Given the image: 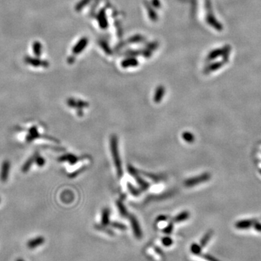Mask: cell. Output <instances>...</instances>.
Listing matches in <instances>:
<instances>
[{
  "instance_id": "obj_15",
  "label": "cell",
  "mask_w": 261,
  "mask_h": 261,
  "mask_svg": "<svg viewBox=\"0 0 261 261\" xmlns=\"http://www.w3.org/2000/svg\"><path fill=\"white\" fill-rule=\"evenodd\" d=\"M43 241H44V238L43 237H37L36 239H32V240L29 241V247L31 248L37 247L38 245H42Z\"/></svg>"
},
{
  "instance_id": "obj_10",
  "label": "cell",
  "mask_w": 261,
  "mask_h": 261,
  "mask_svg": "<svg viewBox=\"0 0 261 261\" xmlns=\"http://www.w3.org/2000/svg\"><path fill=\"white\" fill-rule=\"evenodd\" d=\"M110 222V210L108 208H104L102 213V225H107Z\"/></svg>"
},
{
  "instance_id": "obj_23",
  "label": "cell",
  "mask_w": 261,
  "mask_h": 261,
  "mask_svg": "<svg viewBox=\"0 0 261 261\" xmlns=\"http://www.w3.org/2000/svg\"><path fill=\"white\" fill-rule=\"evenodd\" d=\"M162 241H163V245L165 246H170L172 244V240L170 237H164Z\"/></svg>"
},
{
  "instance_id": "obj_19",
  "label": "cell",
  "mask_w": 261,
  "mask_h": 261,
  "mask_svg": "<svg viewBox=\"0 0 261 261\" xmlns=\"http://www.w3.org/2000/svg\"><path fill=\"white\" fill-rule=\"evenodd\" d=\"M34 163H36V165H37L38 166H39V167H42V166L44 165L45 160L44 158H43L42 156H40V155H38V154H36L35 162H34Z\"/></svg>"
},
{
  "instance_id": "obj_24",
  "label": "cell",
  "mask_w": 261,
  "mask_h": 261,
  "mask_svg": "<svg viewBox=\"0 0 261 261\" xmlns=\"http://www.w3.org/2000/svg\"><path fill=\"white\" fill-rule=\"evenodd\" d=\"M196 260L198 261H215L214 259L210 258V257H204V258H202V257H197Z\"/></svg>"
},
{
  "instance_id": "obj_22",
  "label": "cell",
  "mask_w": 261,
  "mask_h": 261,
  "mask_svg": "<svg viewBox=\"0 0 261 261\" xmlns=\"http://www.w3.org/2000/svg\"><path fill=\"white\" fill-rule=\"evenodd\" d=\"M112 226L114 228H118V229H120V230H125L126 228V226L124 225V224L122 223H112Z\"/></svg>"
},
{
  "instance_id": "obj_6",
  "label": "cell",
  "mask_w": 261,
  "mask_h": 261,
  "mask_svg": "<svg viewBox=\"0 0 261 261\" xmlns=\"http://www.w3.org/2000/svg\"><path fill=\"white\" fill-rule=\"evenodd\" d=\"M67 104L69 107H77V108L82 109L83 107H87L89 106V104L85 102H83V101H76L75 100H73V99H69L67 101Z\"/></svg>"
},
{
  "instance_id": "obj_26",
  "label": "cell",
  "mask_w": 261,
  "mask_h": 261,
  "mask_svg": "<svg viewBox=\"0 0 261 261\" xmlns=\"http://www.w3.org/2000/svg\"><path fill=\"white\" fill-rule=\"evenodd\" d=\"M0 202H1V198H0Z\"/></svg>"
},
{
  "instance_id": "obj_11",
  "label": "cell",
  "mask_w": 261,
  "mask_h": 261,
  "mask_svg": "<svg viewBox=\"0 0 261 261\" xmlns=\"http://www.w3.org/2000/svg\"><path fill=\"white\" fill-rule=\"evenodd\" d=\"M34 162H35V155H34V156H31L26 162H25V164L22 167V171L24 173L27 172L28 170L30 169V168L31 167V165H33Z\"/></svg>"
},
{
  "instance_id": "obj_21",
  "label": "cell",
  "mask_w": 261,
  "mask_h": 261,
  "mask_svg": "<svg viewBox=\"0 0 261 261\" xmlns=\"http://www.w3.org/2000/svg\"><path fill=\"white\" fill-rule=\"evenodd\" d=\"M211 235H212V233H211V232H208V234H205V236H204V238L202 239V241H201V246H202V247H205V246L207 245V243H208L209 239H210Z\"/></svg>"
},
{
  "instance_id": "obj_12",
  "label": "cell",
  "mask_w": 261,
  "mask_h": 261,
  "mask_svg": "<svg viewBox=\"0 0 261 261\" xmlns=\"http://www.w3.org/2000/svg\"><path fill=\"white\" fill-rule=\"evenodd\" d=\"M182 138L185 142L187 143H192L195 141V136L192 133L189 132V131H184L182 133Z\"/></svg>"
},
{
  "instance_id": "obj_27",
  "label": "cell",
  "mask_w": 261,
  "mask_h": 261,
  "mask_svg": "<svg viewBox=\"0 0 261 261\" xmlns=\"http://www.w3.org/2000/svg\"><path fill=\"white\" fill-rule=\"evenodd\" d=\"M18 261H22V260H18Z\"/></svg>"
},
{
  "instance_id": "obj_18",
  "label": "cell",
  "mask_w": 261,
  "mask_h": 261,
  "mask_svg": "<svg viewBox=\"0 0 261 261\" xmlns=\"http://www.w3.org/2000/svg\"><path fill=\"white\" fill-rule=\"evenodd\" d=\"M127 186H128V189L129 191H130L131 195H134V196H139L140 195V190L139 189H137L136 187H134L133 186L132 184H131L130 183H128V184H127Z\"/></svg>"
},
{
  "instance_id": "obj_8",
  "label": "cell",
  "mask_w": 261,
  "mask_h": 261,
  "mask_svg": "<svg viewBox=\"0 0 261 261\" xmlns=\"http://www.w3.org/2000/svg\"><path fill=\"white\" fill-rule=\"evenodd\" d=\"M189 218V213L188 211H183L179 214L176 215V216L173 218V221L175 223H180V222H183L186 221Z\"/></svg>"
},
{
  "instance_id": "obj_17",
  "label": "cell",
  "mask_w": 261,
  "mask_h": 261,
  "mask_svg": "<svg viewBox=\"0 0 261 261\" xmlns=\"http://www.w3.org/2000/svg\"><path fill=\"white\" fill-rule=\"evenodd\" d=\"M173 192H172V191H168V192L161 194V195H160L152 196V198H150V200H164V199H165V198L171 197V196L173 195Z\"/></svg>"
},
{
  "instance_id": "obj_14",
  "label": "cell",
  "mask_w": 261,
  "mask_h": 261,
  "mask_svg": "<svg viewBox=\"0 0 261 261\" xmlns=\"http://www.w3.org/2000/svg\"><path fill=\"white\" fill-rule=\"evenodd\" d=\"M29 133V136L27 137L28 142H31L35 139V138L38 137V133L36 127H32V128L30 129Z\"/></svg>"
},
{
  "instance_id": "obj_1",
  "label": "cell",
  "mask_w": 261,
  "mask_h": 261,
  "mask_svg": "<svg viewBox=\"0 0 261 261\" xmlns=\"http://www.w3.org/2000/svg\"><path fill=\"white\" fill-rule=\"evenodd\" d=\"M110 143L111 154L113 156L116 171H117L118 177L120 178L124 176V170H123L122 162L120 157L119 149H118V139L117 136L115 134L112 135L110 137Z\"/></svg>"
},
{
  "instance_id": "obj_2",
  "label": "cell",
  "mask_w": 261,
  "mask_h": 261,
  "mask_svg": "<svg viewBox=\"0 0 261 261\" xmlns=\"http://www.w3.org/2000/svg\"><path fill=\"white\" fill-rule=\"evenodd\" d=\"M127 168H128L129 173H130L133 177L135 178L136 181H137V182L140 185L142 190H146V189L150 188V184L139 176V174L138 173V171L135 169V168H133L131 165H128L127 166Z\"/></svg>"
},
{
  "instance_id": "obj_4",
  "label": "cell",
  "mask_w": 261,
  "mask_h": 261,
  "mask_svg": "<svg viewBox=\"0 0 261 261\" xmlns=\"http://www.w3.org/2000/svg\"><path fill=\"white\" fill-rule=\"evenodd\" d=\"M10 169V162L8 160H5L3 161L1 165V170H0V180L2 182H6L9 177Z\"/></svg>"
},
{
  "instance_id": "obj_9",
  "label": "cell",
  "mask_w": 261,
  "mask_h": 261,
  "mask_svg": "<svg viewBox=\"0 0 261 261\" xmlns=\"http://www.w3.org/2000/svg\"><path fill=\"white\" fill-rule=\"evenodd\" d=\"M117 206H118V210H119L120 215L123 217H128V211H127L126 207H125L122 200H118Z\"/></svg>"
},
{
  "instance_id": "obj_16",
  "label": "cell",
  "mask_w": 261,
  "mask_h": 261,
  "mask_svg": "<svg viewBox=\"0 0 261 261\" xmlns=\"http://www.w3.org/2000/svg\"><path fill=\"white\" fill-rule=\"evenodd\" d=\"M163 95H164L163 88H162V87L159 88V89H157V91L156 92V94H155V95L154 97L155 102H156V103L160 102V101L163 97Z\"/></svg>"
},
{
  "instance_id": "obj_7",
  "label": "cell",
  "mask_w": 261,
  "mask_h": 261,
  "mask_svg": "<svg viewBox=\"0 0 261 261\" xmlns=\"http://www.w3.org/2000/svg\"><path fill=\"white\" fill-rule=\"evenodd\" d=\"M81 159L80 157L75 156L72 154H68L65 155H63V156L60 157L59 160L60 162H68V163H70V165H73V164L76 163L79 160Z\"/></svg>"
},
{
  "instance_id": "obj_25",
  "label": "cell",
  "mask_w": 261,
  "mask_h": 261,
  "mask_svg": "<svg viewBox=\"0 0 261 261\" xmlns=\"http://www.w3.org/2000/svg\"><path fill=\"white\" fill-rule=\"evenodd\" d=\"M173 223H170L168 224V226L166 227L165 229H164V232L166 234H170V233H171V232L173 231Z\"/></svg>"
},
{
  "instance_id": "obj_20",
  "label": "cell",
  "mask_w": 261,
  "mask_h": 261,
  "mask_svg": "<svg viewBox=\"0 0 261 261\" xmlns=\"http://www.w3.org/2000/svg\"><path fill=\"white\" fill-rule=\"evenodd\" d=\"M33 49L34 53H36V55H39L40 54H42V45H41L39 43H34Z\"/></svg>"
},
{
  "instance_id": "obj_3",
  "label": "cell",
  "mask_w": 261,
  "mask_h": 261,
  "mask_svg": "<svg viewBox=\"0 0 261 261\" xmlns=\"http://www.w3.org/2000/svg\"><path fill=\"white\" fill-rule=\"evenodd\" d=\"M208 178H210V175H208V173H204L199 176H195V177L189 178V179L185 181L184 184L187 187H195V185L200 184V183L206 182L208 180Z\"/></svg>"
},
{
  "instance_id": "obj_13",
  "label": "cell",
  "mask_w": 261,
  "mask_h": 261,
  "mask_svg": "<svg viewBox=\"0 0 261 261\" xmlns=\"http://www.w3.org/2000/svg\"><path fill=\"white\" fill-rule=\"evenodd\" d=\"M144 175L146 176L147 178H150L155 182H161L164 179V176L162 175H154V174H150L148 173H143Z\"/></svg>"
},
{
  "instance_id": "obj_5",
  "label": "cell",
  "mask_w": 261,
  "mask_h": 261,
  "mask_svg": "<svg viewBox=\"0 0 261 261\" xmlns=\"http://www.w3.org/2000/svg\"><path fill=\"white\" fill-rule=\"evenodd\" d=\"M130 221H131V226H132L133 233H134L136 237H137V239H141L142 233L141 228H140V226H139V222H138L137 219L133 215H131Z\"/></svg>"
}]
</instances>
